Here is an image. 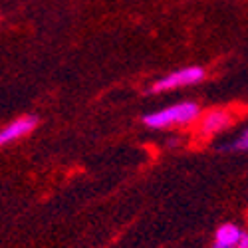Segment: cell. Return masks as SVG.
Masks as SVG:
<instances>
[{"mask_svg":"<svg viewBox=\"0 0 248 248\" xmlns=\"http://www.w3.org/2000/svg\"><path fill=\"white\" fill-rule=\"evenodd\" d=\"M199 115V106L193 101H183V103H175L171 108H165L161 111H153L149 115L143 117V123L147 127H155V129H163L169 125H183V123H191L195 117Z\"/></svg>","mask_w":248,"mask_h":248,"instance_id":"6da1fadb","label":"cell"},{"mask_svg":"<svg viewBox=\"0 0 248 248\" xmlns=\"http://www.w3.org/2000/svg\"><path fill=\"white\" fill-rule=\"evenodd\" d=\"M204 78V70L202 68H185V70H177L169 76H165L161 79H157L151 86V92H167V90H175V88H183V86H191L197 84Z\"/></svg>","mask_w":248,"mask_h":248,"instance_id":"7a4b0ae2","label":"cell"},{"mask_svg":"<svg viewBox=\"0 0 248 248\" xmlns=\"http://www.w3.org/2000/svg\"><path fill=\"white\" fill-rule=\"evenodd\" d=\"M36 123H38V119L34 115H24V117L14 119L12 123H8V125L2 129V133H0V143L6 145V143H12L20 137L28 135L36 127Z\"/></svg>","mask_w":248,"mask_h":248,"instance_id":"3957f363","label":"cell"},{"mask_svg":"<svg viewBox=\"0 0 248 248\" xmlns=\"http://www.w3.org/2000/svg\"><path fill=\"white\" fill-rule=\"evenodd\" d=\"M240 236H242V231L238 229V226L226 222V224L218 226V231L215 232V244H213V248H236Z\"/></svg>","mask_w":248,"mask_h":248,"instance_id":"277c9868","label":"cell"},{"mask_svg":"<svg viewBox=\"0 0 248 248\" xmlns=\"http://www.w3.org/2000/svg\"><path fill=\"white\" fill-rule=\"evenodd\" d=\"M231 123V117L226 111H220V109H213L209 111L204 117H202V123H201V127L204 133H215V131H220L224 129L226 125Z\"/></svg>","mask_w":248,"mask_h":248,"instance_id":"5b68a950","label":"cell"},{"mask_svg":"<svg viewBox=\"0 0 248 248\" xmlns=\"http://www.w3.org/2000/svg\"><path fill=\"white\" fill-rule=\"evenodd\" d=\"M224 149H232V151H248V131H244L231 147H224Z\"/></svg>","mask_w":248,"mask_h":248,"instance_id":"8992f818","label":"cell"},{"mask_svg":"<svg viewBox=\"0 0 248 248\" xmlns=\"http://www.w3.org/2000/svg\"><path fill=\"white\" fill-rule=\"evenodd\" d=\"M236 248H248V232H242V236H240Z\"/></svg>","mask_w":248,"mask_h":248,"instance_id":"52a82bcc","label":"cell"}]
</instances>
